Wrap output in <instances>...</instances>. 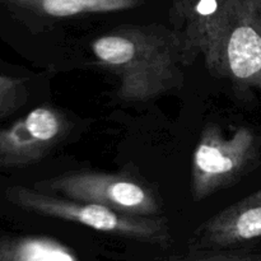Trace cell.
<instances>
[{
  "label": "cell",
  "mask_w": 261,
  "mask_h": 261,
  "mask_svg": "<svg viewBox=\"0 0 261 261\" xmlns=\"http://www.w3.org/2000/svg\"><path fill=\"white\" fill-rule=\"evenodd\" d=\"M257 0H242L201 55L212 74L261 91V22Z\"/></svg>",
  "instance_id": "cell-3"
},
{
  "label": "cell",
  "mask_w": 261,
  "mask_h": 261,
  "mask_svg": "<svg viewBox=\"0 0 261 261\" xmlns=\"http://www.w3.org/2000/svg\"><path fill=\"white\" fill-rule=\"evenodd\" d=\"M35 188L74 200L101 204L132 216L153 217L161 211L157 196L145 184L124 175L66 173L37 182Z\"/></svg>",
  "instance_id": "cell-5"
},
{
  "label": "cell",
  "mask_w": 261,
  "mask_h": 261,
  "mask_svg": "<svg viewBox=\"0 0 261 261\" xmlns=\"http://www.w3.org/2000/svg\"><path fill=\"white\" fill-rule=\"evenodd\" d=\"M68 127L60 111L42 106L0 129V170L40 162L65 137Z\"/></svg>",
  "instance_id": "cell-6"
},
{
  "label": "cell",
  "mask_w": 261,
  "mask_h": 261,
  "mask_svg": "<svg viewBox=\"0 0 261 261\" xmlns=\"http://www.w3.org/2000/svg\"><path fill=\"white\" fill-rule=\"evenodd\" d=\"M0 246L14 261H76L69 250L51 240L27 239Z\"/></svg>",
  "instance_id": "cell-10"
},
{
  "label": "cell",
  "mask_w": 261,
  "mask_h": 261,
  "mask_svg": "<svg viewBox=\"0 0 261 261\" xmlns=\"http://www.w3.org/2000/svg\"><path fill=\"white\" fill-rule=\"evenodd\" d=\"M7 198L25 211L83 224L105 233L160 245L167 244L170 240L165 219L120 213L101 204L74 200L23 186L8 189Z\"/></svg>",
  "instance_id": "cell-2"
},
{
  "label": "cell",
  "mask_w": 261,
  "mask_h": 261,
  "mask_svg": "<svg viewBox=\"0 0 261 261\" xmlns=\"http://www.w3.org/2000/svg\"><path fill=\"white\" fill-rule=\"evenodd\" d=\"M242 0H173L171 20L194 58L201 55L217 31Z\"/></svg>",
  "instance_id": "cell-8"
},
{
  "label": "cell",
  "mask_w": 261,
  "mask_h": 261,
  "mask_svg": "<svg viewBox=\"0 0 261 261\" xmlns=\"http://www.w3.org/2000/svg\"><path fill=\"white\" fill-rule=\"evenodd\" d=\"M259 142L249 127H239L229 138L219 126L204 127L191 161V193L196 200L232 185L257 157Z\"/></svg>",
  "instance_id": "cell-4"
},
{
  "label": "cell",
  "mask_w": 261,
  "mask_h": 261,
  "mask_svg": "<svg viewBox=\"0 0 261 261\" xmlns=\"http://www.w3.org/2000/svg\"><path fill=\"white\" fill-rule=\"evenodd\" d=\"M27 98L28 87L24 79L0 75V120L14 114Z\"/></svg>",
  "instance_id": "cell-11"
},
{
  "label": "cell",
  "mask_w": 261,
  "mask_h": 261,
  "mask_svg": "<svg viewBox=\"0 0 261 261\" xmlns=\"http://www.w3.org/2000/svg\"><path fill=\"white\" fill-rule=\"evenodd\" d=\"M97 63L119 79L117 96L125 102H147L184 82V68L194 61L175 28L124 24L94 38Z\"/></svg>",
  "instance_id": "cell-1"
},
{
  "label": "cell",
  "mask_w": 261,
  "mask_h": 261,
  "mask_svg": "<svg viewBox=\"0 0 261 261\" xmlns=\"http://www.w3.org/2000/svg\"><path fill=\"white\" fill-rule=\"evenodd\" d=\"M163 261H261V256L221 250H193L185 255L171 256Z\"/></svg>",
  "instance_id": "cell-12"
},
{
  "label": "cell",
  "mask_w": 261,
  "mask_h": 261,
  "mask_svg": "<svg viewBox=\"0 0 261 261\" xmlns=\"http://www.w3.org/2000/svg\"><path fill=\"white\" fill-rule=\"evenodd\" d=\"M0 261H14L8 256V254L3 250L2 246H0Z\"/></svg>",
  "instance_id": "cell-13"
},
{
  "label": "cell",
  "mask_w": 261,
  "mask_h": 261,
  "mask_svg": "<svg viewBox=\"0 0 261 261\" xmlns=\"http://www.w3.org/2000/svg\"><path fill=\"white\" fill-rule=\"evenodd\" d=\"M7 4L51 18H68L134 9L144 0H4Z\"/></svg>",
  "instance_id": "cell-9"
},
{
  "label": "cell",
  "mask_w": 261,
  "mask_h": 261,
  "mask_svg": "<svg viewBox=\"0 0 261 261\" xmlns=\"http://www.w3.org/2000/svg\"><path fill=\"white\" fill-rule=\"evenodd\" d=\"M261 237V190L223 209L196 231L194 250H221Z\"/></svg>",
  "instance_id": "cell-7"
}]
</instances>
